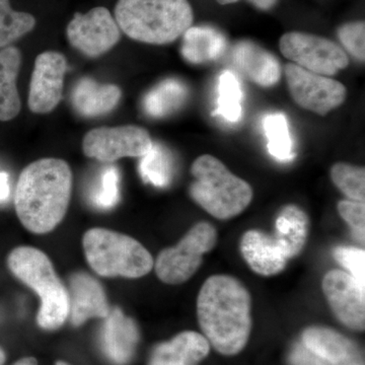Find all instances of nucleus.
<instances>
[{
    "label": "nucleus",
    "mask_w": 365,
    "mask_h": 365,
    "mask_svg": "<svg viewBox=\"0 0 365 365\" xmlns=\"http://www.w3.org/2000/svg\"><path fill=\"white\" fill-rule=\"evenodd\" d=\"M264 133L268 139V150L276 160L288 162L294 158L292 136L287 117L281 113L267 115L263 121Z\"/></svg>",
    "instance_id": "a878e982"
},
{
    "label": "nucleus",
    "mask_w": 365,
    "mask_h": 365,
    "mask_svg": "<svg viewBox=\"0 0 365 365\" xmlns=\"http://www.w3.org/2000/svg\"><path fill=\"white\" fill-rule=\"evenodd\" d=\"M338 37L350 54L360 62L365 59L364 21L345 24L338 30Z\"/></svg>",
    "instance_id": "7c9ffc66"
},
{
    "label": "nucleus",
    "mask_w": 365,
    "mask_h": 365,
    "mask_svg": "<svg viewBox=\"0 0 365 365\" xmlns=\"http://www.w3.org/2000/svg\"><path fill=\"white\" fill-rule=\"evenodd\" d=\"M21 64L20 50L11 46L0 50V121H11L20 114L21 103L16 78Z\"/></svg>",
    "instance_id": "4be33fe9"
},
{
    "label": "nucleus",
    "mask_w": 365,
    "mask_h": 365,
    "mask_svg": "<svg viewBox=\"0 0 365 365\" xmlns=\"http://www.w3.org/2000/svg\"><path fill=\"white\" fill-rule=\"evenodd\" d=\"M242 91L237 76L232 71H223L218 83L217 109L215 114L230 123L242 117Z\"/></svg>",
    "instance_id": "bb28decb"
},
{
    "label": "nucleus",
    "mask_w": 365,
    "mask_h": 365,
    "mask_svg": "<svg viewBox=\"0 0 365 365\" xmlns=\"http://www.w3.org/2000/svg\"><path fill=\"white\" fill-rule=\"evenodd\" d=\"M35 26L32 14L14 11L9 0H0V49L30 33Z\"/></svg>",
    "instance_id": "cd10ccee"
},
{
    "label": "nucleus",
    "mask_w": 365,
    "mask_h": 365,
    "mask_svg": "<svg viewBox=\"0 0 365 365\" xmlns=\"http://www.w3.org/2000/svg\"><path fill=\"white\" fill-rule=\"evenodd\" d=\"M279 47L283 56L292 63L319 76L330 78L349 66L344 50L319 36L287 33L281 37Z\"/></svg>",
    "instance_id": "6e6552de"
},
{
    "label": "nucleus",
    "mask_w": 365,
    "mask_h": 365,
    "mask_svg": "<svg viewBox=\"0 0 365 365\" xmlns=\"http://www.w3.org/2000/svg\"><path fill=\"white\" fill-rule=\"evenodd\" d=\"M115 20L131 39L165 45L191 26L193 9L187 0H119Z\"/></svg>",
    "instance_id": "7ed1b4c3"
},
{
    "label": "nucleus",
    "mask_w": 365,
    "mask_h": 365,
    "mask_svg": "<svg viewBox=\"0 0 365 365\" xmlns=\"http://www.w3.org/2000/svg\"><path fill=\"white\" fill-rule=\"evenodd\" d=\"M285 76L292 100L302 109L326 116L345 102V86L329 76H319L294 63L287 64Z\"/></svg>",
    "instance_id": "9d476101"
},
{
    "label": "nucleus",
    "mask_w": 365,
    "mask_h": 365,
    "mask_svg": "<svg viewBox=\"0 0 365 365\" xmlns=\"http://www.w3.org/2000/svg\"><path fill=\"white\" fill-rule=\"evenodd\" d=\"M216 241L217 235L212 225L197 223L176 247L158 255L155 262L158 277L167 284L186 282L200 267L203 255L215 248Z\"/></svg>",
    "instance_id": "0eeeda50"
},
{
    "label": "nucleus",
    "mask_w": 365,
    "mask_h": 365,
    "mask_svg": "<svg viewBox=\"0 0 365 365\" xmlns=\"http://www.w3.org/2000/svg\"><path fill=\"white\" fill-rule=\"evenodd\" d=\"M225 48V35L213 26H190L182 34V55L191 63L202 64L220 58Z\"/></svg>",
    "instance_id": "412c9836"
},
{
    "label": "nucleus",
    "mask_w": 365,
    "mask_h": 365,
    "mask_svg": "<svg viewBox=\"0 0 365 365\" xmlns=\"http://www.w3.org/2000/svg\"><path fill=\"white\" fill-rule=\"evenodd\" d=\"M11 272L41 300L37 322L45 330H56L69 318L68 290L59 279L47 255L32 247H18L7 258Z\"/></svg>",
    "instance_id": "20e7f679"
},
{
    "label": "nucleus",
    "mask_w": 365,
    "mask_h": 365,
    "mask_svg": "<svg viewBox=\"0 0 365 365\" xmlns=\"http://www.w3.org/2000/svg\"><path fill=\"white\" fill-rule=\"evenodd\" d=\"M336 261L348 271L361 287H365L364 250L355 247H338L334 251Z\"/></svg>",
    "instance_id": "2f4dec72"
},
{
    "label": "nucleus",
    "mask_w": 365,
    "mask_h": 365,
    "mask_svg": "<svg viewBox=\"0 0 365 365\" xmlns=\"http://www.w3.org/2000/svg\"><path fill=\"white\" fill-rule=\"evenodd\" d=\"M6 353L0 348V365H4V362H6Z\"/></svg>",
    "instance_id": "4c0bfd02"
},
{
    "label": "nucleus",
    "mask_w": 365,
    "mask_h": 365,
    "mask_svg": "<svg viewBox=\"0 0 365 365\" xmlns=\"http://www.w3.org/2000/svg\"><path fill=\"white\" fill-rule=\"evenodd\" d=\"M67 61L59 52L47 51L37 57L31 78L29 108L36 114L52 112L63 95Z\"/></svg>",
    "instance_id": "f8f14e48"
},
{
    "label": "nucleus",
    "mask_w": 365,
    "mask_h": 365,
    "mask_svg": "<svg viewBox=\"0 0 365 365\" xmlns=\"http://www.w3.org/2000/svg\"><path fill=\"white\" fill-rule=\"evenodd\" d=\"M235 66L257 86L271 88L279 81L281 66L275 56L251 41H242L232 50Z\"/></svg>",
    "instance_id": "f3484780"
},
{
    "label": "nucleus",
    "mask_w": 365,
    "mask_h": 365,
    "mask_svg": "<svg viewBox=\"0 0 365 365\" xmlns=\"http://www.w3.org/2000/svg\"><path fill=\"white\" fill-rule=\"evenodd\" d=\"M119 172L116 167H108L103 170L97 186L91 194V201L95 207L108 210L116 206L119 201Z\"/></svg>",
    "instance_id": "c756f323"
},
{
    "label": "nucleus",
    "mask_w": 365,
    "mask_h": 365,
    "mask_svg": "<svg viewBox=\"0 0 365 365\" xmlns=\"http://www.w3.org/2000/svg\"><path fill=\"white\" fill-rule=\"evenodd\" d=\"M188 96V90L178 79H165L145 96L144 111L151 117L162 118L182 107Z\"/></svg>",
    "instance_id": "b1692460"
},
{
    "label": "nucleus",
    "mask_w": 365,
    "mask_h": 365,
    "mask_svg": "<svg viewBox=\"0 0 365 365\" xmlns=\"http://www.w3.org/2000/svg\"><path fill=\"white\" fill-rule=\"evenodd\" d=\"M121 96L122 91L116 85L83 78L74 86L71 101L74 109L81 116L98 117L113 111Z\"/></svg>",
    "instance_id": "aec40b11"
},
{
    "label": "nucleus",
    "mask_w": 365,
    "mask_h": 365,
    "mask_svg": "<svg viewBox=\"0 0 365 365\" xmlns=\"http://www.w3.org/2000/svg\"><path fill=\"white\" fill-rule=\"evenodd\" d=\"M11 195L9 177L6 173H0V201H6Z\"/></svg>",
    "instance_id": "f704fd0d"
},
{
    "label": "nucleus",
    "mask_w": 365,
    "mask_h": 365,
    "mask_svg": "<svg viewBox=\"0 0 365 365\" xmlns=\"http://www.w3.org/2000/svg\"><path fill=\"white\" fill-rule=\"evenodd\" d=\"M69 318L78 327L93 318H107L110 307L104 288L86 273H76L69 280Z\"/></svg>",
    "instance_id": "4468645a"
},
{
    "label": "nucleus",
    "mask_w": 365,
    "mask_h": 365,
    "mask_svg": "<svg viewBox=\"0 0 365 365\" xmlns=\"http://www.w3.org/2000/svg\"><path fill=\"white\" fill-rule=\"evenodd\" d=\"M13 365H38V364L37 360L32 359V357H28V359L19 360Z\"/></svg>",
    "instance_id": "e433bc0d"
},
{
    "label": "nucleus",
    "mask_w": 365,
    "mask_h": 365,
    "mask_svg": "<svg viewBox=\"0 0 365 365\" xmlns=\"http://www.w3.org/2000/svg\"><path fill=\"white\" fill-rule=\"evenodd\" d=\"M338 212L351 228L355 239L364 242L365 204L359 201L342 200L338 203Z\"/></svg>",
    "instance_id": "473e14b6"
},
{
    "label": "nucleus",
    "mask_w": 365,
    "mask_h": 365,
    "mask_svg": "<svg viewBox=\"0 0 365 365\" xmlns=\"http://www.w3.org/2000/svg\"><path fill=\"white\" fill-rule=\"evenodd\" d=\"M139 172L145 182L158 188L169 186L174 176L172 155L162 144L153 143L150 151L141 157Z\"/></svg>",
    "instance_id": "393cba45"
},
{
    "label": "nucleus",
    "mask_w": 365,
    "mask_h": 365,
    "mask_svg": "<svg viewBox=\"0 0 365 365\" xmlns=\"http://www.w3.org/2000/svg\"><path fill=\"white\" fill-rule=\"evenodd\" d=\"M309 227V217L297 206L288 205L281 210L276 220L273 237L287 255L288 260L297 256L304 249Z\"/></svg>",
    "instance_id": "5701e85b"
},
{
    "label": "nucleus",
    "mask_w": 365,
    "mask_h": 365,
    "mask_svg": "<svg viewBox=\"0 0 365 365\" xmlns=\"http://www.w3.org/2000/svg\"><path fill=\"white\" fill-rule=\"evenodd\" d=\"M209 351L210 344L202 334L187 331L157 346L148 365H197Z\"/></svg>",
    "instance_id": "6ab92c4d"
},
{
    "label": "nucleus",
    "mask_w": 365,
    "mask_h": 365,
    "mask_svg": "<svg viewBox=\"0 0 365 365\" xmlns=\"http://www.w3.org/2000/svg\"><path fill=\"white\" fill-rule=\"evenodd\" d=\"M322 287L333 313L341 323L353 330L364 331V287L350 274L341 270L329 271Z\"/></svg>",
    "instance_id": "ddd939ff"
},
{
    "label": "nucleus",
    "mask_w": 365,
    "mask_h": 365,
    "mask_svg": "<svg viewBox=\"0 0 365 365\" xmlns=\"http://www.w3.org/2000/svg\"><path fill=\"white\" fill-rule=\"evenodd\" d=\"M153 143L148 130L136 125L101 127L86 134L83 150L98 162L113 163L122 158L143 157Z\"/></svg>",
    "instance_id": "1a4fd4ad"
},
{
    "label": "nucleus",
    "mask_w": 365,
    "mask_h": 365,
    "mask_svg": "<svg viewBox=\"0 0 365 365\" xmlns=\"http://www.w3.org/2000/svg\"><path fill=\"white\" fill-rule=\"evenodd\" d=\"M86 260L104 277L140 278L155 265L153 256L140 242L106 228H91L83 235Z\"/></svg>",
    "instance_id": "423d86ee"
},
{
    "label": "nucleus",
    "mask_w": 365,
    "mask_h": 365,
    "mask_svg": "<svg viewBox=\"0 0 365 365\" xmlns=\"http://www.w3.org/2000/svg\"><path fill=\"white\" fill-rule=\"evenodd\" d=\"M197 314L204 337L223 355H235L248 343L252 329L251 297L232 276L213 275L204 282L197 299Z\"/></svg>",
    "instance_id": "f257e3e1"
},
{
    "label": "nucleus",
    "mask_w": 365,
    "mask_h": 365,
    "mask_svg": "<svg viewBox=\"0 0 365 365\" xmlns=\"http://www.w3.org/2000/svg\"><path fill=\"white\" fill-rule=\"evenodd\" d=\"M105 319L101 338L103 351L113 364H128L133 356L139 340L135 323L117 307L111 309Z\"/></svg>",
    "instance_id": "dca6fc26"
},
{
    "label": "nucleus",
    "mask_w": 365,
    "mask_h": 365,
    "mask_svg": "<svg viewBox=\"0 0 365 365\" xmlns=\"http://www.w3.org/2000/svg\"><path fill=\"white\" fill-rule=\"evenodd\" d=\"M241 251L255 272L272 276L287 267L288 258L273 237L259 230H249L242 235Z\"/></svg>",
    "instance_id": "a211bd4d"
},
{
    "label": "nucleus",
    "mask_w": 365,
    "mask_h": 365,
    "mask_svg": "<svg viewBox=\"0 0 365 365\" xmlns=\"http://www.w3.org/2000/svg\"><path fill=\"white\" fill-rule=\"evenodd\" d=\"M56 365H69V364H66V362L59 361V362H57Z\"/></svg>",
    "instance_id": "ea45409f"
},
{
    "label": "nucleus",
    "mask_w": 365,
    "mask_h": 365,
    "mask_svg": "<svg viewBox=\"0 0 365 365\" xmlns=\"http://www.w3.org/2000/svg\"><path fill=\"white\" fill-rule=\"evenodd\" d=\"M191 173L195 181L190 186V196L218 220L241 215L253 199V189L248 182L235 176L212 155H203L196 158Z\"/></svg>",
    "instance_id": "39448f33"
},
{
    "label": "nucleus",
    "mask_w": 365,
    "mask_h": 365,
    "mask_svg": "<svg viewBox=\"0 0 365 365\" xmlns=\"http://www.w3.org/2000/svg\"><path fill=\"white\" fill-rule=\"evenodd\" d=\"M254 6L257 9H262V11H268L275 6L278 0H249Z\"/></svg>",
    "instance_id": "c9c22d12"
},
{
    "label": "nucleus",
    "mask_w": 365,
    "mask_h": 365,
    "mask_svg": "<svg viewBox=\"0 0 365 365\" xmlns=\"http://www.w3.org/2000/svg\"><path fill=\"white\" fill-rule=\"evenodd\" d=\"M302 344L329 365H365L359 346L330 328H307L302 334Z\"/></svg>",
    "instance_id": "2eb2a0df"
},
{
    "label": "nucleus",
    "mask_w": 365,
    "mask_h": 365,
    "mask_svg": "<svg viewBox=\"0 0 365 365\" xmlns=\"http://www.w3.org/2000/svg\"><path fill=\"white\" fill-rule=\"evenodd\" d=\"M289 361L292 365H329L304 344L295 346L290 353Z\"/></svg>",
    "instance_id": "72a5a7b5"
},
{
    "label": "nucleus",
    "mask_w": 365,
    "mask_h": 365,
    "mask_svg": "<svg viewBox=\"0 0 365 365\" xmlns=\"http://www.w3.org/2000/svg\"><path fill=\"white\" fill-rule=\"evenodd\" d=\"M334 184L349 200L364 202L365 170L349 163H337L331 169Z\"/></svg>",
    "instance_id": "c85d7f7f"
},
{
    "label": "nucleus",
    "mask_w": 365,
    "mask_h": 365,
    "mask_svg": "<svg viewBox=\"0 0 365 365\" xmlns=\"http://www.w3.org/2000/svg\"><path fill=\"white\" fill-rule=\"evenodd\" d=\"M72 172L59 158H42L24 169L14 194L21 225L37 235L48 234L63 220L71 201Z\"/></svg>",
    "instance_id": "f03ea898"
},
{
    "label": "nucleus",
    "mask_w": 365,
    "mask_h": 365,
    "mask_svg": "<svg viewBox=\"0 0 365 365\" xmlns=\"http://www.w3.org/2000/svg\"><path fill=\"white\" fill-rule=\"evenodd\" d=\"M67 37L74 48L90 57L111 50L121 38L119 26L105 7H95L88 13H76L67 26Z\"/></svg>",
    "instance_id": "9b49d317"
},
{
    "label": "nucleus",
    "mask_w": 365,
    "mask_h": 365,
    "mask_svg": "<svg viewBox=\"0 0 365 365\" xmlns=\"http://www.w3.org/2000/svg\"><path fill=\"white\" fill-rule=\"evenodd\" d=\"M237 1H239V0H217L218 4H222V6H225V4H235V2Z\"/></svg>",
    "instance_id": "58836bf2"
}]
</instances>
